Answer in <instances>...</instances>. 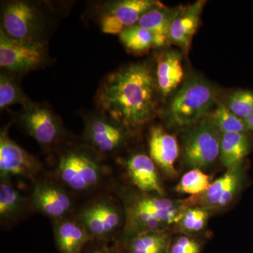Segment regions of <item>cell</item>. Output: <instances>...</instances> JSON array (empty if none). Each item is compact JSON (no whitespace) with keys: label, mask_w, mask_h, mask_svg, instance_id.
<instances>
[{"label":"cell","mask_w":253,"mask_h":253,"mask_svg":"<svg viewBox=\"0 0 253 253\" xmlns=\"http://www.w3.org/2000/svg\"><path fill=\"white\" fill-rule=\"evenodd\" d=\"M161 4L156 0L109 1L100 11V28L106 34L120 35L126 28L136 25L145 13Z\"/></svg>","instance_id":"cell-14"},{"label":"cell","mask_w":253,"mask_h":253,"mask_svg":"<svg viewBox=\"0 0 253 253\" xmlns=\"http://www.w3.org/2000/svg\"><path fill=\"white\" fill-rule=\"evenodd\" d=\"M117 161L134 189L143 193L165 196L158 168L149 155L134 153L124 159L118 158Z\"/></svg>","instance_id":"cell-15"},{"label":"cell","mask_w":253,"mask_h":253,"mask_svg":"<svg viewBox=\"0 0 253 253\" xmlns=\"http://www.w3.org/2000/svg\"><path fill=\"white\" fill-rule=\"evenodd\" d=\"M111 191L122 202L126 223L117 242L121 244L138 234L168 230L176 225L188 207L183 200H172L138 190L128 191L115 181Z\"/></svg>","instance_id":"cell-3"},{"label":"cell","mask_w":253,"mask_h":253,"mask_svg":"<svg viewBox=\"0 0 253 253\" xmlns=\"http://www.w3.org/2000/svg\"><path fill=\"white\" fill-rule=\"evenodd\" d=\"M56 249L59 253H82L92 242L86 229L73 217L51 221Z\"/></svg>","instance_id":"cell-19"},{"label":"cell","mask_w":253,"mask_h":253,"mask_svg":"<svg viewBox=\"0 0 253 253\" xmlns=\"http://www.w3.org/2000/svg\"><path fill=\"white\" fill-rule=\"evenodd\" d=\"M32 184L29 195L33 212L50 221L72 217L81 201L52 176L44 172Z\"/></svg>","instance_id":"cell-7"},{"label":"cell","mask_w":253,"mask_h":253,"mask_svg":"<svg viewBox=\"0 0 253 253\" xmlns=\"http://www.w3.org/2000/svg\"><path fill=\"white\" fill-rule=\"evenodd\" d=\"M180 8H168L163 4L160 5L145 13L136 25L152 33L156 48L163 47L169 42L171 26Z\"/></svg>","instance_id":"cell-21"},{"label":"cell","mask_w":253,"mask_h":253,"mask_svg":"<svg viewBox=\"0 0 253 253\" xmlns=\"http://www.w3.org/2000/svg\"><path fill=\"white\" fill-rule=\"evenodd\" d=\"M211 118L221 133H246L249 131L244 120L231 113L226 105H219Z\"/></svg>","instance_id":"cell-28"},{"label":"cell","mask_w":253,"mask_h":253,"mask_svg":"<svg viewBox=\"0 0 253 253\" xmlns=\"http://www.w3.org/2000/svg\"><path fill=\"white\" fill-rule=\"evenodd\" d=\"M29 196L15 187L10 178H0V225L9 229L33 214Z\"/></svg>","instance_id":"cell-16"},{"label":"cell","mask_w":253,"mask_h":253,"mask_svg":"<svg viewBox=\"0 0 253 253\" xmlns=\"http://www.w3.org/2000/svg\"><path fill=\"white\" fill-rule=\"evenodd\" d=\"M246 179L244 163L229 168L202 194L183 199L188 208H204L210 212L221 211L234 201L242 189Z\"/></svg>","instance_id":"cell-12"},{"label":"cell","mask_w":253,"mask_h":253,"mask_svg":"<svg viewBox=\"0 0 253 253\" xmlns=\"http://www.w3.org/2000/svg\"><path fill=\"white\" fill-rule=\"evenodd\" d=\"M221 132L212 118L203 119L186 134L183 161L186 167L205 169L219 156Z\"/></svg>","instance_id":"cell-9"},{"label":"cell","mask_w":253,"mask_h":253,"mask_svg":"<svg viewBox=\"0 0 253 253\" xmlns=\"http://www.w3.org/2000/svg\"><path fill=\"white\" fill-rule=\"evenodd\" d=\"M72 217L93 241L103 244H116L126 223L122 202L111 191L81 201Z\"/></svg>","instance_id":"cell-4"},{"label":"cell","mask_w":253,"mask_h":253,"mask_svg":"<svg viewBox=\"0 0 253 253\" xmlns=\"http://www.w3.org/2000/svg\"><path fill=\"white\" fill-rule=\"evenodd\" d=\"M181 53L168 50L161 53L156 61L155 73L158 91L163 97H167L175 91L184 78Z\"/></svg>","instance_id":"cell-20"},{"label":"cell","mask_w":253,"mask_h":253,"mask_svg":"<svg viewBox=\"0 0 253 253\" xmlns=\"http://www.w3.org/2000/svg\"><path fill=\"white\" fill-rule=\"evenodd\" d=\"M217 89L199 76L188 78L169 102V121L179 126L197 124L210 112L217 99Z\"/></svg>","instance_id":"cell-5"},{"label":"cell","mask_w":253,"mask_h":253,"mask_svg":"<svg viewBox=\"0 0 253 253\" xmlns=\"http://www.w3.org/2000/svg\"><path fill=\"white\" fill-rule=\"evenodd\" d=\"M84 123L82 142L109 161L126 146L131 134L121 123L101 112L86 115Z\"/></svg>","instance_id":"cell-8"},{"label":"cell","mask_w":253,"mask_h":253,"mask_svg":"<svg viewBox=\"0 0 253 253\" xmlns=\"http://www.w3.org/2000/svg\"><path fill=\"white\" fill-rule=\"evenodd\" d=\"M206 1L199 0L186 7H181L171 26L169 42L176 44L187 54L191 42L197 31L201 14Z\"/></svg>","instance_id":"cell-18"},{"label":"cell","mask_w":253,"mask_h":253,"mask_svg":"<svg viewBox=\"0 0 253 253\" xmlns=\"http://www.w3.org/2000/svg\"><path fill=\"white\" fill-rule=\"evenodd\" d=\"M31 100L25 94L14 78L4 71L0 75V109L3 111L13 105L26 106Z\"/></svg>","instance_id":"cell-25"},{"label":"cell","mask_w":253,"mask_h":253,"mask_svg":"<svg viewBox=\"0 0 253 253\" xmlns=\"http://www.w3.org/2000/svg\"><path fill=\"white\" fill-rule=\"evenodd\" d=\"M56 158L46 174L71 191L80 201L111 191L115 183L109 160L83 142L68 141L55 152Z\"/></svg>","instance_id":"cell-2"},{"label":"cell","mask_w":253,"mask_h":253,"mask_svg":"<svg viewBox=\"0 0 253 253\" xmlns=\"http://www.w3.org/2000/svg\"><path fill=\"white\" fill-rule=\"evenodd\" d=\"M47 61L43 42L18 41L0 31V66L4 71L23 74L42 67Z\"/></svg>","instance_id":"cell-11"},{"label":"cell","mask_w":253,"mask_h":253,"mask_svg":"<svg viewBox=\"0 0 253 253\" xmlns=\"http://www.w3.org/2000/svg\"><path fill=\"white\" fill-rule=\"evenodd\" d=\"M155 73L146 63H133L109 74L98 91L99 112L121 123L131 134L156 116Z\"/></svg>","instance_id":"cell-1"},{"label":"cell","mask_w":253,"mask_h":253,"mask_svg":"<svg viewBox=\"0 0 253 253\" xmlns=\"http://www.w3.org/2000/svg\"><path fill=\"white\" fill-rule=\"evenodd\" d=\"M172 239L168 230L149 231L116 244L126 253H169Z\"/></svg>","instance_id":"cell-22"},{"label":"cell","mask_w":253,"mask_h":253,"mask_svg":"<svg viewBox=\"0 0 253 253\" xmlns=\"http://www.w3.org/2000/svg\"><path fill=\"white\" fill-rule=\"evenodd\" d=\"M16 122L25 134L38 142L42 151L55 153L68 142L62 121L49 106L31 101L16 116Z\"/></svg>","instance_id":"cell-6"},{"label":"cell","mask_w":253,"mask_h":253,"mask_svg":"<svg viewBox=\"0 0 253 253\" xmlns=\"http://www.w3.org/2000/svg\"><path fill=\"white\" fill-rule=\"evenodd\" d=\"M119 38L123 45L132 52H144L156 48L152 33L136 24L121 32Z\"/></svg>","instance_id":"cell-24"},{"label":"cell","mask_w":253,"mask_h":253,"mask_svg":"<svg viewBox=\"0 0 253 253\" xmlns=\"http://www.w3.org/2000/svg\"><path fill=\"white\" fill-rule=\"evenodd\" d=\"M244 121L246 126H247L248 130L253 132V113L247 119L245 120Z\"/></svg>","instance_id":"cell-32"},{"label":"cell","mask_w":253,"mask_h":253,"mask_svg":"<svg viewBox=\"0 0 253 253\" xmlns=\"http://www.w3.org/2000/svg\"><path fill=\"white\" fill-rule=\"evenodd\" d=\"M226 106L231 113L245 121L253 113V91H234L228 97Z\"/></svg>","instance_id":"cell-29"},{"label":"cell","mask_w":253,"mask_h":253,"mask_svg":"<svg viewBox=\"0 0 253 253\" xmlns=\"http://www.w3.org/2000/svg\"><path fill=\"white\" fill-rule=\"evenodd\" d=\"M92 253H126L118 245L115 244L113 246H104L102 249L97 250Z\"/></svg>","instance_id":"cell-31"},{"label":"cell","mask_w":253,"mask_h":253,"mask_svg":"<svg viewBox=\"0 0 253 253\" xmlns=\"http://www.w3.org/2000/svg\"><path fill=\"white\" fill-rule=\"evenodd\" d=\"M10 124L0 132V178H21L33 182L44 174L38 158L10 138Z\"/></svg>","instance_id":"cell-13"},{"label":"cell","mask_w":253,"mask_h":253,"mask_svg":"<svg viewBox=\"0 0 253 253\" xmlns=\"http://www.w3.org/2000/svg\"><path fill=\"white\" fill-rule=\"evenodd\" d=\"M211 212L204 208H188L176 224L179 232L189 234L200 232L207 225Z\"/></svg>","instance_id":"cell-27"},{"label":"cell","mask_w":253,"mask_h":253,"mask_svg":"<svg viewBox=\"0 0 253 253\" xmlns=\"http://www.w3.org/2000/svg\"><path fill=\"white\" fill-rule=\"evenodd\" d=\"M199 241L187 236H181L171 242L169 253H201Z\"/></svg>","instance_id":"cell-30"},{"label":"cell","mask_w":253,"mask_h":253,"mask_svg":"<svg viewBox=\"0 0 253 253\" xmlns=\"http://www.w3.org/2000/svg\"><path fill=\"white\" fill-rule=\"evenodd\" d=\"M251 151V142L246 133H221L219 160L229 169L243 163Z\"/></svg>","instance_id":"cell-23"},{"label":"cell","mask_w":253,"mask_h":253,"mask_svg":"<svg viewBox=\"0 0 253 253\" xmlns=\"http://www.w3.org/2000/svg\"><path fill=\"white\" fill-rule=\"evenodd\" d=\"M44 22L41 9L31 1H10L1 8V31L12 39L42 42Z\"/></svg>","instance_id":"cell-10"},{"label":"cell","mask_w":253,"mask_h":253,"mask_svg":"<svg viewBox=\"0 0 253 253\" xmlns=\"http://www.w3.org/2000/svg\"><path fill=\"white\" fill-rule=\"evenodd\" d=\"M212 176L204 172L202 169H191L181 178L175 187L176 192L189 196L202 194L212 182Z\"/></svg>","instance_id":"cell-26"},{"label":"cell","mask_w":253,"mask_h":253,"mask_svg":"<svg viewBox=\"0 0 253 253\" xmlns=\"http://www.w3.org/2000/svg\"><path fill=\"white\" fill-rule=\"evenodd\" d=\"M149 152L150 157L166 175L172 177L177 174L175 163L179 148L175 136L161 126H152L149 131Z\"/></svg>","instance_id":"cell-17"}]
</instances>
